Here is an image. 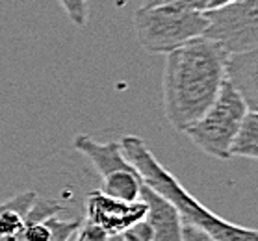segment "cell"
<instances>
[{
    "mask_svg": "<svg viewBox=\"0 0 258 241\" xmlns=\"http://www.w3.org/2000/svg\"><path fill=\"white\" fill-rule=\"evenodd\" d=\"M165 2H171L175 6H180L184 10L197 13H206L208 12V4H210V0H165Z\"/></svg>",
    "mask_w": 258,
    "mask_h": 241,
    "instance_id": "17",
    "label": "cell"
},
{
    "mask_svg": "<svg viewBox=\"0 0 258 241\" xmlns=\"http://www.w3.org/2000/svg\"><path fill=\"white\" fill-rule=\"evenodd\" d=\"M140 200L147 206V223L154 230V241H182V221L169 200L141 180Z\"/></svg>",
    "mask_w": 258,
    "mask_h": 241,
    "instance_id": "8",
    "label": "cell"
},
{
    "mask_svg": "<svg viewBox=\"0 0 258 241\" xmlns=\"http://www.w3.org/2000/svg\"><path fill=\"white\" fill-rule=\"evenodd\" d=\"M73 147L77 148L78 152H82L86 158L93 164L100 177H106L113 171H128L132 169V164L126 162L123 156L121 145L117 141H108V143H99L95 141L91 135H77Z\"/></svg>",
    "mask_w": 258,
    "mask_h": 241,
    "instance_id": "10",
    "label": "cell"
},
{
    "mask_svg": "<svg viewBox=\"0 0 258 241\" xmlns=\"http://www.w3.org/2000/svg\"><path fill=\"white\" fill-rule=\"evenodd\" d=\"M58 4L63 8V12L67 13V17L71 19V23L84 28L88 26L89 19V4L88 0H58Z\"/></svg>",
    "mask_w": 258,
    "mask_h": 241,
    "instance_id": "14",
    "label": "cell"
},
{
    "mask_svg": "<svg viewBox=\"0 0 258 241\" xmlns=\"http://www.w3.org/2000/svg\"><path fill=\"white\" fill-rule=\"evenodd\" d=\"M227 59L229 52L205 36L165 56L162 104L173 128L186 132L214 104L227 80Z\"/></svg>",
    "mask_w": 258,
    "mask_h": 241,
    "instance_id": "1",
    "label": "cell"
},
{
    "mask_svg": "<svg viewBox=\"0 0 258 241\" xmlns=\"http://www.w3.org/2000/svg\"><path fill=\"white\" fill-rule=\"evenodd\" d=\"M227 78L245 100L247 108L258 112V48L249 52L229 54Z\"/></svg>",
    "mask_w": 258,
    "mask_h": 241,
    "instance_id": "9",
    "label": "cell"
},
{
    "mask_svg": "<svg viewBox=\"0 0 258 241\" xmlns=\"http://www.w3.org/2000/svg\"><path fill=\"white\" fill-rule=\"evenodd\" d=\"M147 217L143 200L123 202L104 195L100 189L89 191L86 197V221L99 224L110 235L123 234L124 230Z\"/></svg>",
    "mask_w": 258,
    "mask_h": 241,
    "instance_id": "6",
    "label": "cell"
},
{
    "mask_svg": "<svg viewBox=\"0 0 258 241\" xmlns=\"http://www.w3.org/2000/svg\"><path fill=\"white\" fill-rule=\"evenodd\" d=\"M247 112L245 100L227 78L214 104L184 134L205 154L217 159H229L232 158L230 148Z\"/></svg>",
    "mask_w": 258,
    "mask_h": 241,
    "instance_id": "4",
    "label": "cell"
},
{
    "mask_svg": "<svg viewBox=\"0 0 258 241\" xmlns=\"http://www.w3.org/2000/svg\"><path fill=\"white\" fill-rule=\"evenodd\" d=\"M100 191L112 199L123 200V202H136V200H140L141 178L134 167L128 171H113L110 175L102 177Z\"/></svg>",
    "mask_w": 258,
    "mask_h": 241,
    "instance_id": "12",
    "label": "cell"
},
{
    "mask_svg": "<svg viewBox=\"0 0 258 241\" xmlns=\"http://www.w3.org/2000/svg\"><path fill=\"white\" fill-rule=\"evenodd\" d=\"M208 24L205 13L189 12L171 2L140 8L134 13L136 37L141 48L151 54H169L171 50L203 37Z\"/></svg>",
    "mask_w": 258,
    "mask_h": 241,
    "instance_id": "3",
    "label": "cell"
},
{
    "mask_svg": "<svg viewBox=\"0 0 258 241\" xmlns=\"http://www.w3.org/2000/svg\"><path fill=\"white\" fill-rule=\"evenodd\" d=\"M110 234L104 228H100L99 224L82 221V224L77 230V241H108Z\"/></svg>",
    "mask_w": 258,
    "mask_h": 241,
    "instance_id": "16",
    "label": "cell"
},
{
    "mask_svg": "<svg viewBox=\"0 0 258 241\" xmlns=\"http://www.w3.org/2000/svg\"><path fill=\"white\" fill-rule=\"evenodd\" d=\"M59 212H63L61 202L37 197L26 213L23 241H69L71 235L77 234L84 219H59Z\"/></svg>",
    "mask_w": 258,
    "mask_h": 241,
    "instance_id": "7",
    "label": "cell"
},
{
    "mask_svg": "<svg viewBox=\"0 0 258 241\" xmlns=\"http://www.w3.org/2000/svg\"><path fill=\"white\" fill-rule=\"evenodd\" d=\"M108 241H123V237H121V234H117V235H110V239Z\"/></svg>",
    "mask_w": 258,
    "mask_h": 241,
    "instance_id": "20",
    "label": "cell"
},
{
    "mask_svg": "<svg viewBox=\"0 0 258 241\" xmlns=\"http://www.w3.org/2000/svg\"><path fill=\"white\" fill-rule=\"evenodd\" d=\"M123 156L136 169L140 178L158 195L173 204L184 226H195L210 234L216 241H258V230L245 228L229 223L217 213L203 206L194 195L188 193L176 177H173L154 154L149 150L145 141L138 135H124L119 141Z\"/></svg>",
    "mask_w": 258,
    "mask_h": 241,
    "instance_id": "2",
    "label": "cell"
},
{
    "mask_svg": "<svg viewBox=\"0 0 258 241\" xmlns=\"http://www.w3.org/2000/svg\"><path fill=\"white\" fill-rule=\"evenodd\" d=\"M182 241H216L210 234H206L203 230L195 226H184L182 224Z\"/></svg>",
    "mask_w": 258,
    "mask_h": 241,
    "instance_id": "18",
    "label": "cell"
},
{
    "mask_svg": "<svg viewBox=\"0 0 258 241\" xmlns=\"http://www.w3.org/2000/svg\"><path fill=\"white\" fill-rule=\"evenodd\" d=\"M165 0H141V8H153V6H158Z\"/></svg>",
    "mask_w": 258,
    "mask_h": 241,
    "instance_id": "19",
    "label": "cell"
},
{
    "mask_svg": "<svg viewBox=\"0 0 258 241\" xmlns=\"http://www.w3.org/2000/svg\"><path fill=\"white\" fill-rule=\"evenodd\" d=\"M123 241H154V230L147 223V219L138 221L121 234Z\"/></svg>",
    "mask_w": 258,
    "mask_h": 241,
    "instance_id": "15",
    "label": "cell"
},
{
    "mask_svg": "<svg viewBox=\"0 0 258 241\" xmlns=\"http://www.w3.org/2000/svg\"><path fill=\"white\" fill-rule=\"evenodd\" d=\"M35 199V191H24L0 204V241H23L26 213Z\"/></svg>",
    "mask_w": 258,
    "mask_h": 241,
    "instance_id": "11",
    "label": "cell"
},
{
    "mask_svg": "<svg viewBox=\"0 0 258 241\" xmlns=\"http://www.w3.org/2000/svg\"><path fill=\"white\" fill-rule=\"evenodd\" d=\"M205 15L210 23L205 37L219 43L229 54L258 48V0H238Z\"/></svg>",
    "mask_w": 258,
    "mask_h": 241,
    "instance_id": "5",
    "label": "cell"
},
{
    "mask_svg": "<svg viewBox=\"0 0 258 241\" xmlns=\"http://www.w3.org/2000/svg\"><path fill=\"white\" fill-rule=\"evenodd\" d=\"M230 154L241 156V158L258 159V112L249 110L245 113L240 130H238V135L232 143Z\"/></svg>",
    "mask_w": 258,
    "mask_h": 241,
    "instance_id": "13",
    "label": "cell"
}]
</instances>
